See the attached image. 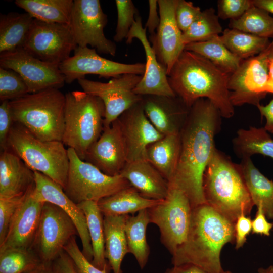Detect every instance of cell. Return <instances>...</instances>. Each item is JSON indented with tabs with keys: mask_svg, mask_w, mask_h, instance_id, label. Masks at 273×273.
Wrapping results in <instances>:
<instances>
[{
	"mask_svg": "<svg viewBox=\"0 0 273 273\" xmlns=\"http://www.w3.org/2000/svg\"><path fill=\"white\" fill-rule=\"evenodd\" d=\"M229 27L259 37L273 38V17L253 5L239 18L230 20Z\"/></svg>",
	"mask_w": 273,
	"mask_h": 273,
	"instance_id": "8d00e7d4",
	"label": "cell"
},
{
	"mask_svg": "<svg viewBox=\"0 0 273 273\" xmlns=\"http://www.w3.org/2000/svg\"><path fill=\"white\" fill-rule=\"evenodd\" d=\"M255 218L252 220V234L269 236L273 228V223L267 221L260 206L257 207Z\"/></svg>",
	"mask_w": 273,
	"mask_h": 273,
	"instance_id": "c3c4849f",
	"label": "cell"
},
{
	"mask_svg": "<svg viewBox=\"0 0 273 273\" xmlns=\"http://www.w3.org/2000/svg\"><path fill=\"white\" fill-rule=\"evenodd\" d=\"M107 22L100 1H73L70 26L77 46H89L99 53L115 56L116 45L104 33Z\"/></svg>",
	"mask_w": 273,
	"mask_h": 273,
	"instance_id": "7c38bea8",
	"label": "cell"
},
{
	"mask_svg": "<svg viewBox=\"0 0 273 273\" xmlns=\"http://www.w3.org/2000/svg\"><path fill=\"white\" fill-rule=\"evenodd\" d=\"M118 118L126 145L127 162L146 159L148 146L164 135L148 119L144 110L142 100Z\"/></svg>",
	"mask_w": 273,
	"mask_h": 273,
	"instance_id": "44dd1931",
	"label": "cell"
},
{
	"mask_svg": "<svg viewBox=\"0 0 273 273\" xmlns=\"http://www.w3.org/2000/svg\"><path fill=\"white\" fill-rule=\"evenodd\" d=\"M78 236L70 216L59 206L44 202L38 226L30 249L43 263L55 261L70 240Z\"/></svg>",
	"mask_w": 273,
	"mask_h": 273,
	"instance_id": "30bf717a",
	"label": "cell"
},
{
	"mask_svg": "<svg viewBox=\"0 0 273 273\" xmlns=\"http://www.w3.org/2000/svg\"><path fill=\"white\" fill-rule=\"evenodd\" d=\"M180 151L179 132L164 135L150 144L146 160L169 183L173 178Z\"/></svg>",
	"mask_w": 273,
	"mask_h": 273,
	"instance_id": "484cf974",
	"label": "cell"
},
{
	"mask_svg": "<svg viewBox=\"0 0 273 273\" xmlns=\"http://www.w3.org/2000/svg\"><path fill=\"white\" fill-rule=\"evenodd\" d=\"M0 67L17 72L26 82L29 93L60 89L65 83L59 65L36 58L23 48L1 53Z\"/></svg>",
	"mask_w": 273,
	"mask_h": 273,
	"instance_id": "2e32d148",
	"label": "cell"
},
{
	"mask_svg": "<svg viewBox=\"0 0 273 273\" xmlns=\"http://www.w3.org/2000/svg\"><path fill=\"white\" fill-rule=\"evenodd\" d=\"M149 13L145 27L150 34L154 35L160 23L158 0H149Z\"/></svg>",
	"mask_w": 273,
	"mask_h": 273,
	"instance_id": "681fc988",
	"label": "cell"
},
{
	"mask_svg": "<svg viewBox=\"0 0 273 273\" xmlns=\"http://www.w3.org/2000/svg\"><path fill=\"white\" fill-rule=\"evenodd\" d=\"M150 223L148 209L139 211L136 215H128L125 223L129 253L133 255L142 269L147 264L150 255V248L146 239V230Z\"/></svg>",
	"mask_w": 273,
	"mask_h": 273,
	"instance_id": "836d02e7",
	"label": "cell"
},
{
	"mask_svg": "<svg viewBox=\"0 0 273 273\" xmlns=\"http://www.w3.org/2000/svg\"><path fill=\"white\" fill-rule=\"evenodd\" d=\"M7 149L17 154L33 171L44 174L65 188L69 159L68 150L62 141L41 140L14 122L9 135Z\"/></svg>",
	"mask_w": 273,
	"mask_h": 273,
	"instance_id": "52a82bcc",
	"label": "cell"
},
{
	"mask_svg": "<svg viewBox=\"0 0 273 273\" xmlns=\"http://www.w3.org/2000/svg\"><path fill=\"white\" fill-rule=\"evenodd\" d=\"M253 5L273 14V0H252Z\"/></svg>",
	"mask_w": 273,
	"mask_h": 273,
	"instance_id": "11a10c76",
	"label": "cell"
},
{
	"mask_svg": "<svg viewBox=\"0 0 273 273\" xmlns=\"http://www.w3.org/2000/svg\"><path fill=\"white\" fill-rule=\"evenodd\" d=\"M34 187L30 190L18 208L6 237L0 245V249L10 248L30 249L44 203L34 196Z\"/></svg>",
	"mask_w": 273,
	"mask_h": 273,
	"instance_id": "7402d4cb",
	"label": "cell"
},
{
	"mask_svg": "<svg viewBox=\"0 0 273 273\" xmlns=\"http://www.w3.org/2000/svg\"><path fill=\"white\" fill-rule=\"evenodd\" d=\"M42 263L31 249H0V273H27Z\"/></svg>",
	"mask_w": 273,
	"mask_h": 273,
	"instance_id": "f35d334b",
	"label": "cell"
},
{
	"mask_svg": "<svg viewBox=\"0 0 273 273\" xmlns=\"http://www.w3.org/2000/svg\"><path fill=\"white\" fill-rule=\"evenodd\" d=\"M142 76L124 74L112 78L107 82L85 78L77 81L83 91L99 98L103 101L105 108L104 126H108L142 100V96L133 92Z\"/></svg>",
	"mask_w": 273,
	"mask_h": 273,
	"instance_id": "5bb4252c",
	"label": "cell"
},
{
	"mask_svg": "<svg viewBox=\"0 0 273 273\" xmlns=\"http://www.w3.org/2000/svg\"><path fill=\"white\" fill-rule=\"evenodd\" d=\"M222 116L208 99L197 100L190 108L179 131L180 151L174 175L169 183L181 190L193 208L206 203L203 189L205 169L216 149Z\"/></svg>",
	"mask_w": 273,
	"mask_h": 273,
	"instance_id": "6da1fadb",
	"label": "cell"
},
{
	"mask_svg": "<svg viewBox=\"0 0 273 273\" xmlns=\"http://www.w3.org/2000/svg\"><path fill=\"white\" fill-rule=\"evenodd\" d=\"M252 6V0H219L217 2V14L222 19H236Z\"/></svg>",
	"mask_w": 273,
	"mask_h": 273,
	"instance_id": "ee69618b",
	"label": "cell"
},
{
	"mask_svg": "<svg viewBox=\"0 0 273 273\" xmlns=\"http://www.w3.org/2000/svg\"><path fill=\"white\" fill-rule=\"evenodd\" d=\"M128 215L103 216L105 257L114 273H122V260L129 253L125 235Z\"/></svg>",
	"mask_w": 273,
	"mask_h": 273,
	"instance_id": "4316f807",
	"label": "cell"
},
{
	"mask_svg": "<svg viewBox=\"0 0 273 273\" xmlns=\"http://www.w3.org/2000/svg\"><path fill=\"white\" fill-rule=\"evenodd\" d=\"M220 39L228 49L242 60L255 56L271 44L269 38L261 37L236 29L226 28Z\"/></svg>",
	"mask_w": 273,
	"mask_h": 273,
	"instance_id": "d590c367",
	"label": "cell"
},
{
	"mask_svg": "<svg viewBox=\"0 0 273 273\" xmlns=\"http://www.w3.org/2000/svg\"><path fill=\"white\" fill-rule=\"evenodd\" d=\"M142 103L148 119L164 136L180 131L190 110L177 96H143Z\"/></svg>",
	"mask_w": 273,
	"mask_h": 273,
	"instance_id": "603a6c76",
	"label": "cell"
},
{
	"mask_svg": "<svg viewBox=\"0 0 273 273\" xmlns=\"http://www.w3.org/2000/svg\"><path fill=\"white\" fill-rule=\"evenodd\" d=\"M15 4L37 20L70 25L73 0H16Z\"/></svg>",
	"mask_w": 273,
	"mask_h": 273,
	"instance_id": "1f68e13d",
	"label": "cell"
},
{
	"mask_svg": "<svg viewBox=\"0 0 273 273\" xmlns=\"http://www.w3.org/2000/svg\"><path fill=\"white\" fill-rule=\"evenodd\" d=\"M34 19L27 13L1 14L0 53L22 48Z\"/></svg>",
	"mask_w": 273,
	"mask_h": 273,
	"instance_id": "d6a6232c",
	"label": "cell"
},
{
	"mask_svg": "<svg viewBox=\"0 0 273 273\" xmlns=\"http://www.w3.org/2000/svg\"><path fill=\"white\" fill-rule=\"evenodd\" d=\"M64 250L72 259L76 273H107L87 260L80 250L75 236L70 240Z\"/></svg>",
	"mask_w": 273,
	"mask_h": 273,
	"instance_id": "7bdbcfd3",
	"label": "cell"
},
{
	"mask_svg": "<svg viewBox=\"0 0 273 273\" xmlns=\"http://www.w3.org/2000/svg\"><path fill=\"white\" fill-rule=\"evenodd\" d=\"M67 150L69 168L63 190L75 203L86 201L98 202L131 186L120 175L111 176L105 174L92 164L81 160L73 149L68 148Z\"/></svg>",
	"mask_w": 273,
	"mask_h": 273,
	"instance_id": "ba28073f",
	"label": "cell"
},
{
	"mask_svg": "<svg viewBox=\"0 0 273 273\" xmlns=\"http://www.w3.org/2000/svg\"><path fill=\"white\" fill-rule=\"evenodd\" d=\"M230 76L207 59L185 50L167 75L175 95L189 108L197 100L206 98L225 118L232 117L235 112L228 88Z\"/></svg>",
	"mask_w": 273,
	"mask_h": 273,
	"instance_id": "7a4b0ae2",
	"label": "cell"
},
{
	"mask_svg": "<svg viewBox=\"0 0 273 273\" xmlns=\"http://www.w3.org/2000/svg\"><path fill=\"white\" fill-rule=\"evenodd\" d=\"M117 21L115 33L113 37L116 42L126 39L130 30L135 21L138 11L131 0H116Z\"/></svg>",
	"mask_w": 273,
	"mask_h": 273,
	"instance_id": "60d3db41",
	"label": "cell"
},
{
	"mask_svg": "<svg viewBox=\"0 0 273 273\" xmlns=\"http://www.w3.org/2000/svg\"><path fill=\"white\" fill-rule=\"evenodd\" d=\"M185 50L204 57L230 75L238 69L243 60L228 49L220 40V35L207 41L187 44Z\"/></svg>",
	"mask_w": 273,
	"mask_h": 273,
	"instance_id": "e575fe53",
	"label": "cell"
},
{
	"mask_svg": "<svg viewBox=\"0 0 273 273\" xmlns=\"http://www.w3.org/2000/svg\"><path fill=\"white\" fill-rule=\"evenodd\" d=\"M14 123L9 101L1 102L0 105L1 151L7 149L9 135Z\"/></svg>",
	"mask_w": 273,
	"mask_h": 273,
	"instance_id": "bcb514c9",
	"label": "cell"
},
{
	"mask_svg": "<svg viewBox=\"0 0 273 273\" xmlns=\"http://www.w3.org/2000/svg\"><path fill=\"white\" fill-rule=\"evenodd\" d=\"M254 205L260 206L266 216L273 219V180L264 175L251 158L239 164Z\"/></svg>",
	"mask_w": 273,
	"mask_h": 273,
	"instance_id": "83f0119b",
	"label": "cell"
},
{
	"mask_svg": "<svg viewBox=\"0 0 273 273\" xmlns=\"http://www.w3.org/2000/svg\"><path fill=\"white\" fill-rule=\"evenodd\" d=\"M34 185V171L11 150L1 151L0 198L25 194Z\"/></svg>",
	"mask_w": 273,
	"mask_h": 273,
	"instance_id": "cb8c5ba5",
	"label": "cell"
},
{
	"mask_svg": "<svg viewBox=\"0 0 273 273\" xmlns=\"http://www.w3.org/2000/svg\"><path fill=\"white\" fill-rule=\"evenodd\" d=\"M202 11L191 2L178 0L175 9V19L182 32H185L199 17Z\"/></svg>",
	"mask_w": 273,
	"mask_h": 273,
	"instance_id": "f6af8a7d",
	"label": "cell"
},
{
	"mask_svg": "<svg viewBox=\"0 0 273 273\" xmlns=\"http://www.w3.org/2000/svg\"><path fill=\"white\" fill-rule=\"evenodd\" d=\"M64 130L62 142L84 160L90 147L101 135L105 116L104 103L84 91L65 94Z\"/></svg>",
	"mask_w": 273,
	"mask_h": 273,
	"instance_id": "8992f818",
	"label": "cell"
},
{
	"mask_svg": "<svg viewBox=\"0 0 273 273\" xmlns=\"http://www.w3.org/2000/svg\"><path fill=\"white\" fill-rule=\"evenodd\" d=\"M77 47L70 25L34 19L22 48L36 58L60 65Z\"/></svg>",
	"mask_w": 273,
	"mask_h": 273,
	"instance_id": "4fadbf2b",
	"label": "cell"
},
{
	"mask_svg": "<svg viewBox=\"0 0 273 273\" xmlns=\"http://www.w3.org/2000/svg\"><path fill=\"white\" fill-rule=\"evenodd\" d=\"M273 53L271 43L264 51L243 60L238 69L230 75L228 88L232 105L245 104L257 106L268 93V65Z\"/></svg>",
	"mask_w": 273,
	"mask_h": 273,
	"instance_id": "8fae6325",
	"label": "cell"
},
{
	"mask_svg": "<svg viewBox=\"0 0 273 273\" xmlns=\"http://www.w3.org/2000/svg\"><path fill=\"white\" fill-rule=\"evenodd\" d=\"M29 93L23 78L13 70L0 67V100L12 101Z\"/></svg>",
	"mask_w": 273,
	"mask_h": 273,
	"instance_id": "ab89813d",
	"label": "cell"
},
{
	"mask_svg": "<svg viewBox=\"0 0 273 273\" xmlns=\"http://www.w3.org/2000/svg\"><path fill=\"white\" fill-rule=\"evenodd\" d=\"M268 92L273 93V53L270 56L268 65Z\"/></svg>",
	"mask_w": 273,
	"mask_h": 273,
	"instance_id": "9f6ffc18",
	"label": "cell"
},
{
	"mask_svg": "<svg viewBox=\"0 0 273 273\" xmlns=\"http://www.w3.org/2000/svg\"><path fill=\"white\" fill-rule=\"evenodd\" d=\"M54 262L61 273H76L72 259L64 250Z\"/></svg>",
	"mask_w": 273,
	"mask_h": 273,
	"instance_id": "f907efd6",
	"label": "cell"
},
{
	"mask_svg": "<svg viewBox=\"0 0 273 273\" xmlns=\"http://www.w3.org/2000/svg\"><path fill=\"white\" fill-rule=\"evenodd\" d=\"M219 17L213 8L202 11L199 17L184 32L182 40L187 44L210 40L222 33Z\"/></svg>",
	"mask_w": 273,
	"mask_h": 273,
	"instance_id": "74e56055",
	"label": "cell"
},
{
	"mask_svg": "<svg viewBox=\"0 0 273 273\" xmlns=\"http://www.w3.org/2000/svg\"><path fill=\"white\" fill-rule=\"evenodd\" d=\"M232 144L234 153L241 159L251 158L254 154L273 159V139L264 127L239 129Z\"/></svg>",
	"mask_w": 273,
	"mask_h": 273,
	"instance_id": "4dcf8cb0",
	"label": "cell"
},
{
	"mask_svg": "<svg viewBox=\"0 0 273 273\" xmlns=\"http://www.w3.org/2000/svg\"><path fill=\"white\" fill-rule=\"evenodd\" d=\"M178 0H158L160 23L153 35H150L151 47L167 75L185 50L182 32L175 19Z\"/></svg>",
	"mask_w": 273,
	"mask_h": 273,
	"instance_id": "e0dca14e",
	"label": "cell"
},
{
	"mask_svg": "<svg viewBox=\"0 0 273 273\" xmlns=\"http://www.w3.org/2000/svg\"><path fill=\"white\" fill-rule=\"evenodd\" d=\"M65 83L84 78L86 75H97L100 77H116L124 74L143 75L145 64H127L113 61L101 57L96 49L77 46L74 54L59 65Z\"/></svg>",
	"mask_w": 273,
	"mask_h": 273,
	"instance_id": "9a60e30c",
	"label": "cell"
},
{
	"mask_svg": "<svg viewBox=\"0 0 273 273\" xmlns=\"http://www.w3.org/2000/svg\"><path fill=\"white\" fill-rule=\"evenodd\" d=\"M223 273H232L230 271H224ZM257 273H273V265H270L266 268H259Z\"/></svg>",
	"mask_w": 273,
	"mask_h": 273,
	"instance_id": "6f0895ef",
	"label": "cell"
},
{
	"mask_svg": "<svg viewBox=\"0 0 273 273\" xmlns=\"http://www.w3.org/2000/svg\"><path fill=\"white\" fill-rule=\"evenodd\" d=\"M164 273H208L201 268L192 264H183L173 265L167 268Z\"/></svg>",
	"mask_w": 273,
	"mask_h": 273,
	"instance_id": "f5cc1de1",
	"label": "cell"
},
{
	"mask_svg": "<svg viewBox=\"0 0 273 273\" xmlns=\"http://www.w3.org/2000/svg\"><path fill=\"white\" fill-rule=\"evenodd\" d=\"M135 18V21L126 37V43L130 44L134 38L138 39L144 49L146 62L144 73L133 92L142 96H176L168 83L166 69L157 60L147 38V29L143 27L141 16L138 14Z\"/></svg>",
	"mask_w": 273,
	"mask_h": 273,
	"instance_id": "ffe728a7",
	"label": "cell"
},
{
	"mask_svg": "<svg viewBox=\"0 0 273 273\" xmlns=\"http://www.w3.org/2000/svg\"><path fill=\"white\" fill-rule=\"evenodd\" d=\"M271 44H272V47H273V40H272V41H271Z\"/></svg>",
	"mask_w": 273,
	"mask_h": 273,
	"instance_id": "680465c9",
	"label": "cell"
},
{
	"mask_svg": "<svg viewBox=\"0 0 273 273\" xmlns=\"http://www.w3.org/2000/svg\"><path fill=\"white\" fill-rule=\"evenodd\" d=\"M27 273H61L57 268L54 262H42L34 269Z\"/></svg>",
	"mask_w": 273,
	"mask_h": 273,
	"instance_id": "db71d44e",
	"label": "cell"
},
{
	"mask_svg": "<svg viewBox=\"0 0 273 273\" xmlns=\"http://www.w3.org/2000/svg\"><path fill=\"white\" fill-rule=\"evenodd\" d=\"M109 176L120 175L127 159V151L119 118L104 126L101 135L87 150L84 160Z\"/></svg>",
	"mask_w": 273,
	"mask_h": 273,
	"instance_id": "ac0fdd59",
	"label": "cell"
},
{
	"mask_svg": "<svg viewBox=\"0 0 273 273\" xmlns=\"http://www.w3.org/2000/svg\"><path fill=\"white\" fill-rule=\"evenodd\" d=\"M235 242L234 224L207 203L193 208L186 241L172 254L173 265L194 264L208 273H223L220 254Z\"/></svg>",
	"mask_w": 273,
	"mask_h": 273,
	"instance_id": "3957f363",
	"label": "cell"
},
{
	"mask_svg": "<svg viewBox=\"0 0 273 273\" xmlns=\"http://www.w3.org/2000/svg\"><path fill=\"white\" fill-rule=\"evenodd\" d=\"M34 196L43 202H49L63 209L75 224L82 244V253L91 262L93 251L85 216L78 205L65 194L63 188L44 174L34 171Z\"/></svg>",
	"mask_w": 273,
	"mask_h": 273,
	"instance_id": "d6986e66",
	"label": "cell"
},
{
	"mask_svg": "<svg viewBox=\"0 0 273 273\" xmlns=\"http://www.w3.org/2000/svg\"><path fill=\"white\" fill-rule=\"evenodd\" d=\"M65 95L49 88L9 101L13 121L45 141H62L64 130Z\"/></svg>",
	"mask_w": 273,
	"mask_h": 273,
	"instance_id": "5b68a950",
	"label": "cell"
},
{
	"mask_svg": "<svg viewBox=\"0 0 273 273\" xmlns=\"http://www.w3.org/2000/svg\"><path fill=\"white\" fill-rule=\"evenodd\" d=\"M234 231L235 248L238 249L243 246L252 231L251 217L245 214L239 216L234 224Z\"/></svg>",
	"mask_w": 273,
	"mask_h": 273,
	"instance_id": "7dc6e473",
	"label": "cell"
},
{
	"mask_svg": "<svg viewBox=\"0 0 273 273\" xmlns=\"http://www.w3.org/2000/svg\"><path fill=\"white\" fill-rule=\"evenodd\" d=\"M256 107L261 116L266 120L264 128L268 132L273 133V99L266 105L260 104Z\"/></svg>",
	"mask_w": 273,
	"mask_h": 273,
	"instance_id": "816d5d0a",
	"label": "cell"
},
{
	"mask_svg": "<svg viewBox=\"0 0 273 273\" xmlns=\"http://www.w3.org/2000/svg\"><path fill=\"white\" fill-rule=\"evenodd\" d=\"M120 175L146 198L162 200L168 195L169 182L146 159L127 162Z\"/></svg>",
	"mask_w": 273,
	"mask_h": 273,
	"instance_id": "d4e9b609",
	"label": "cell"
},
{
	"mask_svg": "<svg viewBox=\"0 0 273 273\" xmlns=\"http://www.w3.org/2000/svg\"><path fill=\"white\" fill-rule=\"evenodd\" d=\"M77 205L86 218L93 251V258L90 262L95 267L109 273L111 268L105 257L103 215L98 202L86 201Z\"/></svg>",
	"mask_w": 273,
	"mask_h": 273,
	"instance_id": "f546056e",
	"label": "cell"
},
{
	"mask_svg": "<svg viewBox=\"0 0 273 273\" xmlns=\"http://www.w3.org/2000/svg\"><path fill=\"white\" fill-rule=\"evenodd\" d=\"M192 210L186 195L170 184L166 197L148 209L150 223L158 227L161 242L171 255L187 239Z\"/></svg>",
	"mask_w": 273,
	"mask_h": 273,
	"instance_id": "9c48e42d",
	"label": "cell"
},
{
	"mask_svg": "<svg viewBox=\"0 0 273 273\" xmlns=\"http://www.w3.org/2000/svg\"><path fill=\"white\" fill-rule=\"evenodd\" d=\"M203 189L206 203L233 224L254 206L239 164L217 148L204 172Z\"/></svg>",
	"mask_w": 273,
	"mask_h": 273,
	"instance_id": "277c9868",
	"label": "cell"
},
{
	"mask_svg": "<svg viewBox=\"0 0 273 273\" xmlns=\"http://www.w3.org/2000/svg\"><path fill=\"white\" fill-rule=\"evenodd\" d=\"M29 191L19 196L0 198V245L5 239L13 217Z\"/></svg>",
	"mask_w": 273,
	"mask_h": 273,
	"instance_id": "b9f144b4",
	"label": "cell"
},
{
	"mask_svg": "<svg viewBox=\"0 0 273 273\" xmlns=\"http://www.w3.org/2000/svg\"><path fill=\"white\" fill-rule=\"evenodd\" d=\"M160 201L146 198L130 186L102 199L98 205L103 216L124 215L150 208Z\"/></svg>",
	"mask_w": 273,
	"mask_h": 273,
	"instance_id": "f1b7e54d",
	"label": "cell"
}]
</instances>
